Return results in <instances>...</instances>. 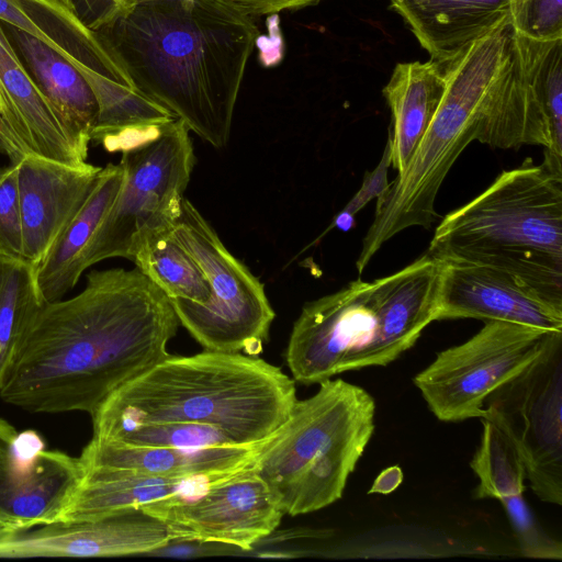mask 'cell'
<instances>
[{"label": "cell", "instance_id": "f546056e", "mask_svg": "<svg viewBox=\"0 0 562 562\" xmlns=\"http://www.w3.org/2000/svg\"><path fill=\"white\" fill-rule=\"evenodd\" d=\"M513 40L548 117L553 154L562 158V38L536 41L513 32Z\"/></svg>", "mask_w": 562, "mask_h": 562}, {"label": "cell", "instance_id": "d4e9b609", "mask_svg": "<svg viewBox=\"0 0 562 562\" xmlns=\"http://www.w3.org/2000/svg\"><path fill=\"white\" fill-rule=\"evenodd\" d=\"M3 27L38 88L72 133L81 142L90 144L98 102L87 80L69 60L42 41L12 25L3 24Z\"/></svg>", "mask_w": 562, "mask_h": 562}, {"label": "cell", "instance_id": "d590c367", "mask_svg": "<svg viewBox=\"0 0 562 562\" xmlns=\"http://www.w3.org/2000/svg\"><path fill=\"white\" fill-rule=\"evenodd\" d=\"M77 14L91 30L101 31L143 0H54Z\"/></svg>", "mask_w": 562, "mask_h": 562}, {"label": "cell", "instance_id": "8992f818", "mask_svg": "<svg viewBox=\"0 0 562 562\" xmlns=\"http://www.w3.org/2000/svg\"><path fill=\"white\" fill-rule=\"evenodd\" d=\"M512 41L508 18L441 64L442 99L408 165L376 199L374 218L356 261L359 274L392 237L414 226L428 228L437 221L439 189L457 158L474 140L479 110Z\"/></svg>", "mask_w": 562, "mask_h": 562}, {"label": "cell", "instance_id": "8fae6325", "mask_svg": "<svg viewBox=\"0 0 562 562\" xmlns=\"http://www.w3.org/2000/svg\"><path fill=\"white\" fill-rule=\"evenodd\" d=\"M551 333L512 322L485 321L470 339L438 352L413 382L439 420L482 418L486 397L528 366Z\"/></svg>", "mask_w": 562, "mask_h": 562}, {"label": "cell", "instance_id": "3957f363", "mask_svg": "<svg viewBox=\"0 0 562 562\" xmlns=\"http://www.w3.org/2000/svg\"><path fill=\"white\" fill-rule=\"evenodd\" d=\"M294 381L257 356L209 351L171 356L114 391L92 417L93 437L130 425L193 423L237 446L266 441L289 418Z\"/></svg>", "mask_w": 562, "mask_h": 562}, {"label": "cell", "instance_id": "603a6c76", "mask_svg": "<svg viewBox=\"0 0 562 562\" xmlns=\"http://www.w3.org/2000/svg\"><path fill=\"white\" fill-rule=\"evenodd\" d=\"M122 162L102 168L92 193L36 268L43 304L61 300L75 288L88 266V252L124 180Z\"/></svg>", "mask_w": 562, "mask_h": 562}, {"label": "cell", "instance_id": "ab89813d", "mask_svg": "<svg viewBox=\"0 0 562 562\" xmlns=\"http://www.w3.org/2000/svg\"><path fill=\"white\" fill-rule=\"evenodd\" d=\"M0 522H3V521H1V520H0ZM3 524H4V522H3ZM5 525H7V524H5Z\"/></svg>", "mask_w": 562, "mask_h": 562}, {"label": "cell", "instance_id": "d6986e66", "mask_svg": "<svg viewBox=\"0 0 562 562\" xmlns=\"http://www.w3.org/2000/svg\"><path fill=\"white\" fill-rule=\"evenodd\" d=\"M231 475L171 477L125 469L83 468L82 477L58 521L91 520L176 495H195Z\"/></svg>", "mask_w": 562, "mask_h": 562}, {"label": "cell", "instance_id": "74e56055", "mask_svg": "<svg viewBox=\"0 0 562 562\" xmlns=\"http://www.w3.org/2000/svg\"><path fill=\"white\" fill-rule=\"evenodd\" d=\"M403 481V471L397 465L383 470L373 481L369 494H390L395 491Z\"/></svg>", "mask_w": 562, "mask_h": 562}, {"label": "cell", "instance_id": "9c48e42d", "mask_svg": "<svg viewBox=\"0 0 562 562\" xmlns=\"http://www.w3.org/2000/svg\"><path fill=\"white\" fill-rule=\"evenodd\" d=\"M189 131L175 119L122 153L124 180L91 243L89 267L114 257L132 261L147 237L172 228L195 162Z\"/></svg>", "mask_w": 562, "mask_h": 562}, {"label": "cell", "instance_id": "e575fe53", "mask_svg": "<svg viewBox=\"0 0 562 562\" xmlns=\"http://www.w3.org/2000/svg\"><path fill=\"white\" fill-rule=\"evenodd\" d=\"M391 166V144L387 138L382 157L372 171H368L363 178L360 189L349 200L345 207L334 217L330 225L305 249L319 243V240L333 228L342 232L350 231L355 225L356 214L362 210L367 203L373 199L380 198L390 184L387 179L389 167Z\"/></svg>", "mask_w": 562, "mask_h": 562}, {"label": "cell", "instance_id": "8d00e7d4", "mask_svg": "<svg viewBox=\"0 0 562 562\" xmlns=\"http://www.w3.org/2000/svg\"><path fill=\"white\" fill-rule=\"evenodd\" d=\"M246 14L254 15H266L279 13L284 10H296L304 8L321 0H224Z\"/></svg>", "mask_w": 562, "mask_h": 562}, {"label": "cell", "instance_id": "1f68e13d", "mask_svg": "<svg viewBox=\"0 0 562 562\" xmlns=\"http://www.w3.org/2000/svg\"><path fill=\"white\" fill-rule=\"evenodd\" d=\"M513 32L536 40L562 38V0H509Z\"/></svg>", "mask_w": 562, "mask_h": 562}, {"label": "cell", "instance_id": "5bb4252c", "mask_svg": "<svg viewBox=\"0 0 562 562\" xmlns=\"http://www.w3.org/2000/svg\"><path fill=\"white\" fill-rule=\"evenodd\" d=\"M37 527L0 540V559L121 557L153 552L172 541L166 525L142 507Z\"/></svg>", "mask_w": 562, "mask_h": 562}, {"label": "cell", "instance_id": "484cf974", "mask_svg": "<svg viewBox=\"0 0 562 562\" xmlns=\"http://www.w3.org/2000/svg\"><path fill=\"white\" fill-rule=\"evenodd\" d=\"M42 305L36 267L0 257V389Z\"/></svg>", "mask_w": 562, "mask_h": 562}, {"label": "cell", "instance_id": "7a4b0ae2", "mask_svg": "<svg viewBox=\"0 0 562 562\" xmlns=\"http://www.w3.org/2000/svg\"><path fill=\"white\" fill-rule=\"evenodd\" d=\"M132 86L215 148L228 143L252 16L224 0H143L99 31Z\"/></svg>", "mask_w": 562, "mask_h": 562}, {"label": "cell", "instance_id": "7c38bea8", "mask_svg": "<svg viewBox=\"0 0 562 562\" xmlns=\"http://www.w3.org/2000/svg\"><path fill=\"white\" fill-rule=\"evenodd\" d=\"M161 520L173 540L233 546L245 551L270 536L285 515L255 465L210 484L142 506Z\"/></svg>", "mask_w": 562, "mask_h": 562}, {"label": "cell", "instance_id": "cb8c5ba5", "mask_svg": "<svg viewBox=\"0 0 562 562\" xmlns=\"http://www.w3.org/2000/svg\"><path fill=\"white\" fill-rule=\"evenodd\" d=\"M445 91L441 64L398 63L383 89L392 115L391 166L398 172L408 165L439 106Z\"/></svg>", "mask_w": 562, "mask_h": 562}, {"label": "cell", "instance_id": "e0dca14e", "mask_svg": "<svg viewBox=\"0 0 562 562\" xmlns=\"http://www.w3.org/2000/svg\"><path fill=\"white\" fill-rule=\"evenodd\" d=\"M474 140L501 149L539 145L554 156L548 117L514 40L479 110Z\"/></svg>", "mask_w": 562, "mask_h": 562}, {"label": "cell", "instance_id": "7402d4cb", "mask_svg": "<svg viewBox=\"0 0 562 562\" xmlns=\"http://www.w3.org/2000/svg\"><path fill=\"white\" fill-rule=\"evenodd\" d=\"M419 44L439 64L508 19L509 0H390Z\"/></svg>", "mask_w": 562, "mask_h": 562}, {"label": "cell", "instance_id": "83f0119b", "mask_svg": "<svg viewBox=\"0 0 562 562\" xmlns=\"http://www.w3.org/2000/svg\"><path fill=\"white\" fill-rule=\"evenodd\" d=\"M91 87L98 102V116L90 140L103 145L119 134L164 125L177 119L130 85L94 70L79 71Z\"/></svg>", "mask_w": 562, "mask_h": 562}, {"label": "cell", "instance_id": "52a82bcc", "mask_svg": "<svg viewBox=\"0 0 562 562\" xmlns=\"http://www.w3.org/2000/svg\"><path fill=\"white\" fill-rule=\"evenodd\" d=\"M374 417L372 395L341 379L323 381L314 395L295 401L255 463L285 515L316 512L341 498L374 432Z\"/></svg>", "mask_w": 562, "mask_h": 562}, {"label": "cell", "instance_id": "44dd1931", "mask_svg": "<svg viewBox=\"0 0 562 562\" xmlns=\"http://www.w3.org/2000/svg\"><path fill=\"white\" fill-rule=\"evenodd\" d=\"M82 474L79 458L44 449L26 469L0 475V520L16 530L57 522Z\"/></svg>", "mask_w": 562, "mask_h": 562}, {"label": "cell", "instance_id": "4dcf8cb0", "mask_svg": "<svg viewBox=\"0 0 562 562\" xmlns=\"http://www.w3.org/2000/svg\"><path fill=\"white\" fill-rule=\"evenodd\" d=\"M95 439L138 447L206 448L237 446L220 429L193 423H147L116 427Z\"/></svg>", "mask_w": 562, "mask_h": 562}, {"label": "cell", "instance_id": "277c9868", "mask_svg": "<svg viewBox=\"0 0 562 562\" xmlns=\"http://www.w3.org/2000/svg\"><path fill=\"white\" fill-rule=\"evenodd\" d=\"M440 268L441 260L426 252L392 274L358 279L305 303L285 350L294 381L319 384L395 361L435 322Z\"/></svg>", "mask_w": 562, "mask_h": 562}, {"label": "cell", "instance_id": "9a60e30c", "mask_svg": "<svg viewBox=\"0 0 562 562\" xmlns=\"http://www.w3.org/2000/svg\"><path fill=\"white\" fill-rule=\"evenodd\" d=\"M23 258L36 268L95 188L102 168L25 154L18 162Z\"/></svg>", "mask_w": 562, "mask_h": 562}, {"label": "cell", "instance_id": "6da1fadb", "mask_svg": "<svg viewBox=\"0 0 562 562\" xmlns=\"http://www.w3.org/2000/svg\"><path fill=\"white\" fill-rule=\"evenodd\" d=\"M178 326L169 297L138 268L92 270L78 294L42 305L0 396L33 413L93 415L169 356Z\"/></svg>", "mask_w": 562, "mask_h": 562}, {"label": "cell", "instance_id": "836d02e7", "mask_svg": "<svg viewBox=\"0 0 562 562\" xmlns=\"http://www.w3.org/2000/svg\"><path fill=\"white\" fill-rule=\"evenodd\" d=\"M0 257L24 260L18 165L0 167Z\"/></svg>", "mask_w": 562, "mask_h": 562}, {"label": "cell", "instance_id": "ba28073f", "mask_svg": "<svg viewBox=\"0 0 562 562\" xmlns=\"http://www.w3.org/2000/svg\"><path fill=\"white\" fill-rule=\"evenodd\" d=\"M171 233L198 261L211 288L204 304L170 300L179 324L204 350L257 356L276 316L263 284L184 198Z\"/></svg>", "mask_w": 562, "mask_h": 562}, {"label": "cell", "instance_id": "30bf717a", "mask_svg": "<svg viewBox=\"0 0 562 562\" xmlns=\"http://www.w3.org/2000/svg\"><path fill=\"white\" fill-rule=\"evenodd\" d=\"M482 418L518 451L538 498L562 505V333H551L541 352L486 397Z\"/></svg>", "mask_w": 562, "mask_h": 562}, {"label": "cell", "instance_id": "f35d334b", "mask_svg": "<svg viewBox=\"0 0 562 562\" xmlns=\"http://www.w3.org/2000/svg\"><path fill=\"white\" fill-rule=\"evenodd\" d=\"M0 154L9 157L12 164H16L20 159L23 158L25 154V149L20 144V142L15 138V136L8 128L5 123L3 122L0 115Z\"/></svg>", "mask_w": 562, "mask_h": 562}, {"label": "cell", "instance_id": "ffe728a7", "mask_svg": "<svg viewBox=\"0 0 562 562\" xmlns=\"http://www.w3.org/2000/svg\"><path fill=\"white\" fill-rule=\"evenodd\" d=\"M0 22L42 41L78 70L91 69L132 83L104 36L54 0H0Z\"/></svg>", "mask_w": 562, "mask_h": 562}, {"label": "cell", "instance_id": "4fadbf2b", "mask_svg": "<svg viewBox=\"0 0 562 562\" xmlns=\"http://www.w3.org/2000/svg\"><path fill=\"white\" fill-rule=\"evenodd\" d=\"M453 318L505 321L562 333V301L506 270L441 260L435 321Z\"/></svg>", "mask_w": 562, "mask_h": 562}, {"label": "cell", "instance_id": "d6a6232c", "mask_svg": "<svg viewBox=\"0 0 562 562\" xmlns=\"http://www.w3.org/2000/svg\"><path fill=\"white\" fill-rule=\"evenodd\" d=\"M516 533L521 553L528 558L562 559V544L544 532L522 495L499 501Z\"/></svg>", "mask_w": 562, "mask_h": 562}, {"label": "cell", "instance_id": "f1b7e54d", "mask_svg": "<svg viewBox=\"0 0 562 562\" xmlns=\"http://www.w3.org/2000/svg\"><path fill=\"white\" fill-rule=\"evenodd\" d=\"M483 431L470 467L479 477L474 497L495 498L522 495L526 469L509 439L492 422L481 418Z\"/></svg>", "mask_w": 562, "mask_h": 562}, {"label": "cell", "instance_id": "ac0fdd59", "mask_svg": "<svg viewBox=\"0 0 562 562\" xmlns=\"http://www.w3.org/2000/svg\"><path fill=\"white\" fill-rule=\"evenodd\" d=\"M266 441L251 446L170 448L92 438L79 459L83 468L125 469L171 477H216L254 467Z\"/></svg>", "mask_w": 562, "mask_h": 562}, {"label": "cell", "instance_id": "4316f807", "mask_svg": "<svg viewBox=\"0 0 562 562\" xmlns=\"http://www.w3.org/2000/svg\"><path fill=\"white\" fill-rule=\"evenodd\" d=\"M132 261L169 300L198 304L211 297V288L193 256L173 237L171 229L147 237Z\"/></svg>", "mask_w": 562, "mask_h": 562}, {"label": "cell", "instance_id": "5b68a950", "mask_svg": "<svg viewBox=\"0 0 562 562\" xmlns=\"http://www.w3.org/2000/svg\"><path fill=\"white\" fill-rule=\"evenodd\" d=\"M427 254L506 270L562 301V159L526 158L447 214Z\"/></svg>", "mask_w": 562, "mask_h": 562}, {"label": "cell", "instance_id": "2e32d148", "mask_svg": "<svg viewBox=\"0 0 562 562\" xmlns=\"http://www.w3.org/2000/svg\"><path fill=\"white\" fill-rule=\"evenodd\" d=\"M0 115L27 154L71 166L87 164L81 142L38 88L0 22Z\"/></svg>", "mask_w": 562, "mask_h": 562}]
</instances>
